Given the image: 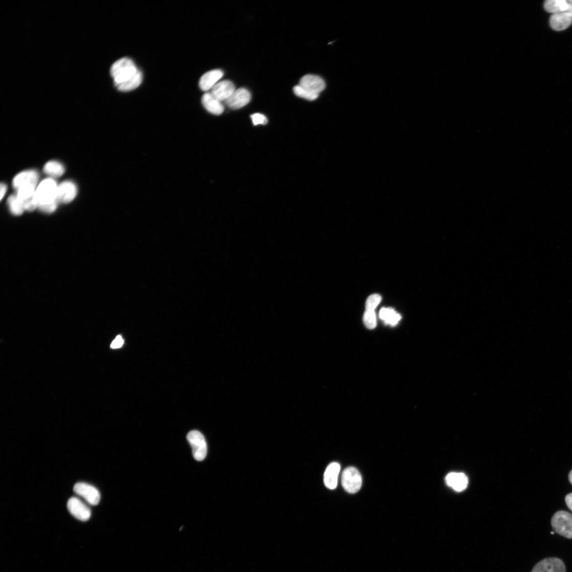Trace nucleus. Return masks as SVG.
<instances>
[{
    "mask_svg": "<svg viewBox=\"0 0 572 572\" xmlns=\"http://www.w3.org/2000/svg\"><path fill=\"white\" fill-rule=\"evenodd\" d=\"M111 74L117 89L122 92H129L140 86L143 75L133 60L123 57L115 61L111 69Z\"/></svg>",
    "mask_w": 572,
    "mask_h": 572,
    "instance_id": "obj_1",
    "label": "nucleus"
},
{
    "mask_svg": "<svg viewBox=\"0 0 572 572\" xmlns=\"http://www.w3.org/2000/svg\"><path fill=\"white\" fill-rule=\"evenodd\" d=\"M58 186L52 179L41 181L36 190L38 208L43 212L51 213L57 208L56 200Z\"/></svg>",
    "mask_w": 572,
    "mask_h": 572,
    "instance_id": "obj_2",
    "label": "nucleus"
},
{
    "mask_svg": "<svg viewBox=\"0 0 572 572\" xmlns=\"http://www.w3.org/2000/svg\"><path fill=\"white\" fill-rule=\"evenodd\" d=\"M551 525L556 533L572 539V514L565 511L556 513L551 519Z\"/></svg>",
    "mask_w": 572,
    "mask_h": 572,
    "instance_id": "obj_3",
    "label": "nucleus"
},
{
    "mask_svg": "<svg viewBox=\"0 0 572 572\" xmlns=\"http://www.w3.org/2000/svg\"><path fill=\"white\" fill-rule=\"evenodd\" d=\"M342 482L346 492L350 494L356 493L362 488V476L356 468L349 467L343 473Z\"/></svg>",
    "mask_w": 572,
    "mask_h": 572,
    "instance_id": "obj_4",
    "label": "nucleus"
},
{
    "mask_svg": "<svg viewBox=\"0 0 572 572\" xmlns=\"http://www.w3.org/2000/svg\"><path fill=\"white\" fill-rule=\"evenodd\" d=\"M193 450V455L197 461H202L206 457L207 446L205 438L202 433L193 430L188 433L187 437Z\"/></svg>",
    "mask_w": 572,
    "mask_h": 572,
    "instance_id": "obj_5",
    "label": "nucleus"
},
{
    "mask_svg": "<svg viewBox=\"0 0 572 572\" xmlns=\"http://www.w3.org/2000/svg\"><path fill=\"white\" fill-rule=\"evenodd\" d=\"M17 190V196L23 205L25 210L33 211L38 208L36 187L33 185H26Z\"/></svg>",
    "mask_w": 572,
    "mask_h": 572,
    "instance_id": "obj_6",
    "label": "nucleus"
},
{
    "mask_svg": "<svg viewBox=\"0 0 572 572\" xmlns=\"http://www.w3.org/2000/svg\"><path fill=\"white\" fill-rule=\"evenodd\" d=\"M74 492L82 497L91 505H97L100 501V494L94 486L84 483H76L73 488Z\"/></svg>",
    "mask_w": 572,
    "mask_h": 572,
    "instance_id": "obj_7",
    "label": "nucleus"
},
{
    "mask_svg": "<svg viewBox=\"0 0 572 572\" xmlns=\"http://www.w3.org/2000/svg\"><path fill=\"white\" fill-rule=\"evenodd\" d=\"M67 506L70 514L77 519L86 521L91 517L90 508L78 498L73 497L70 499Z\"/></svg>",
    "mask_w": 572,
    "mask_h": 572,
    "instance_id": "obj_8",
    "label": "nucleus"
},
{
    "mask_svg": "<svg viewBox=\"0 0 572 572\" xmlns=\"http://www.w3.org/2000/svg\"><path fill=\"white\" fill-rule=\"evenodd\" d=\"M531 572H566V566L562 560L549 558L538 563Z\"/></svg>",
    "mask_w": 572,
    "mask_h": 572,
    "instance_id": "obj_9",
    "label": "nucleus"
},
{
    "mask_svg": "<svg viewBox=\"0 0 572 572\" xmlns=\"http://www.w3.org/2000/svg\"><path fill=\"white\" fill-rule=\"evenodd\" d=\"M250 92L245 88L236 90L224 102L231 109L239 110L248 104L251 100Z\"/></svg>",
    "mask_w": 572,
    "mask_h": 572,
    "instance_id": "obj_10",
    "label": "nucleus"
},
{
    "mask_svg": "<svg viewBox=\"0 0 572 572\" xmlns=\"http://www.w3.org/2000/svg\"><path fill=\"white\" fill-rule=\"evenodd\" d=\"M76 185L70 181H64L60 183L57 189V203L67 204L72 202L77 195Z\"/></svg>",
    "mask_w": 572,
    "mask_h": 572,
    "instance_id": "obj_11",
    "label": "nucleus"
},
{
    "mask_svg": "<svg viewBox=\"0 0 572 572\" xmlns=\"http://www.w3.org/2000/svg\"><path fill=\"white\" fill-rule=\"evenodd\" d=\"M299 85L319 95L326 87L324 80L320 76L314 74L304 75L301 78Z\"/></svg>",
    "mask_w": 572,
    "mask_h": 572,
    "instance_id": "obj_12",
    "label": "nucleus"
},
{
    "mask_svg": "<svg viewBox=\"0 0 572 572\" xmlns=\"http://www.w3.org/2000/svg\"><path fill=\"white\" fill-rule=\"evenodd\" d=\"M233 82L229 80H223L216 84L211 90V94L220 101H225L236 91Z\"/></svg>",
    "mask_w": 572,
    "mask_h": 572,
    "instance_id": "obj_13",
    "label": "nucleus"
},
{
    "mask_svg": "<svg viewBox=\"0 0 572 572\" xmlns=\"http://www.w3.org/2000/svg\"><path fill=\"white\" fill-rule=\"evenodd\" d=\"M38 181V174L34 170H28L22 172L15 176L13 180V187L18 190L19 188L26 186V185H33L36 187Z\"/></svg>",
    "mask_w": 572,
    "mask_h": 572,
    "instance_id": "obj_14",
    "label": "nucleus"
},
{
    "mask_svg": "<svg viewBox=\"0 0 572 572\" xmlns=\"http://www.w3.org/2000/svg\"><path fill=\"white\" fill-rule=\"evenodd\" d=\"M549 24L554 30L561 32L572 24V15L567 12L553 14L549 19Z\"/></svg>",
    "mask_w": 572,
    "mask_h": 572,
    "instance_id": "obj_15",
    "label": "nucleus"
},
{
    "mask_svg": "<svg viewBox=\"0 0 572 572\" xmlns=\"http://www.w3.org/2000/svg\"><path fill=\"white\" fill-rule=\"evenodd\" d=\"M224 75L221 70H214L204 74L199 81V87L202 90L207 91L218 83Z\"/></svg>",
    "mask_w": 572,
    "mask_h": 572,
    "instance_id": "obj_16",
    "label": "nucleus"
},
{
    "mask_svg": "<svg viewBox=\"0 0 572 572\" xmlns=\"http://www.w3.org/2000/svg\"><path fill=\"white\" fill-rule=\"evenodd\" d=\"M447 484L455 491L461 492L467 489L469 484L468 478L462 473L453 472L446 477Z\"/></svg>",
    "mask_w": 572,
    "mask_h": 572,
    "instance_id": "obj_17",
    "label": "nucleus"
},
{
    "mask_svg": "<svg viewBox=\"0 0 572 572\" xmlns=\"http://www.w3.org/2000/svg\"><path fill=\"white\" fill-rule=\"evenodd\" d=\"M340 469L341 467L336 462L331 463L327 467L324 474V483L327 488L330 490L336 488Z\"/></svg>",
    "mask_w": 572,
    "mask_h": 572,
    "instance_id": "obj_18",
    "label": "nucleus"
},
{
    "mask_svg": "<svg viewBox=\"0 0 572 572\" xmlns=\"http://www.w3.org/2000/svg\"><path fill=\"white\" fill-rule=\"evenodd\" d=\"M202 101L205 109L212 114L220 115L224 112V108L221 101L214 97L210 92H207L203 95Z\"/></svg>",
    "mask_w": 572,
    "mask_h": 572,
    "instance_id": "obj_19",
    "label": "nucleus"
},
{
    "mask_svg": "<svg viewBox=\"0 0 572 572\" xmlns=\"http://www.w3.org/2000/svg\"><path fill=\"white\" fill-rule=\"evenodd\" d=\"M544 6L547 12L552 14L566 12L570 7L567 0H547Z\"/></svg>",
    "mask_w": 572,
    "mask_h": 572,
    "instance_id": "obj_20",
    "label": "nucleus"
},
{
    "mask_svg": "<svg viewBox=\"0 0 572 572\" xmlns=\"http://www.w3.org/2000/svg\"><path fill=\"white\" fill-rule=\"evenodd\" d=\"M379 317L386 324L395 326L401 319V316L391 308H383L379 313Z\"/></svg>",
    "mask_w": 572,
    "mask_h": 572,
    "instance_id": "obj_21",
    "label": "nucleus"
},
{
    "mask_svg": "<svg viewBox=\"0 0 572 572\" xmlns=\"http://www.w3.org/2000/svg\"><path fill=\"white\" fill-rule=\"evenodd\" d=\"M65 171L63 165L55 161L48 162L44 167V173L52 177H59L64 174Z\"/></svg>",
    "mask_w": 572,
    "mask_h": 572,
    "instance_id": "obj_22",
    "label": "nucleus"
},
{
    "mask_svg": "<svg viewBox=\"0 0 572 572\" xmlns=\"http://www.w3.org/2000/svg\"><path fill=\"white\" fill-rule=\"evenodd\" d=\"M10 211L14 215H21L25 209L17 195H11L8 199Z\"/></svg>",
    "mask_w": 572,
    "mask_h": 572,
    "instance_id": "obj_23",
    "label": "nucleus"
},
{
    "mask_svg": "<svg viewBox=\"0 0 572 572\" xmlns=\"http://www.w3.org/2000/svg\"><path fill=\"white\" fill-rule=\"evenodd\" d=\"M293 91L297 96L307 100H315L319 96V94H315V93L308 91L300 85L296 86L293 88Z\"/></svg>",
    "mask_w": 572,
    "mask_h": 572,
    "instance_id": "obj_24",
    "label": "nucleus"
},
{
    "mask_svg": "<svg viewBox=\"0 0 572 572\" xmlns=\"http://www.w3.org/2000/svg\"><path fill=\"white\" fill-rule=\"evenodd\" d=\"M364 322L368 329L372 330L375 328L377 325V320L375 311L366 310L364 315Z\"/></svg>",
    "mask_w": 572,
    "mask_h": 572,
    "instance_id": "obj_25",
    "label": "nucleus"
},
{
    "mask_svg": "<svg viewBox=\"0 0 572 572\" xmlns=\"http://www.w3.org/2000/svg\"><path fill=\"white\" fill-rule=\"evenodd\" d=\"M382 301L380 295L375 293L367 299L366 303V310L374 311Z\"/></svg>",
    "mask_w": 572,
    "mask_h": 572,
    "instance_id": "obj_26",
    "label": "nucleus"
},
{
    "mask_svg": "<svg viewBox=\"0 0 572 572\" xmlns=\"http://www.w3.org/2000/svg\"><path fill=\"white\" fill-rule=\"evenodd\" d=\"M254 125L257 126L258 125H266L268 122L267 117L262 114L257 113L252 115L251 116Z\"/></svg>",
    "mask_w": 572,
    "mask_h": 572,
    "instance_id": "obj_27",
    "label": "nucleus"
},
{
    "mask_svg": "<svg viewBox=\"0 0 572 572\" xmlns=\"http://www.w3.org/2000/svg\"><path fill=\"white\" fill-rule=\"evenodd\" d=\"M123 343H124V341H123V339L122 338V336L120 335H118L114 339V341L111 344V347L112 349H118L121 348L123 346Z\"/></svg>",
    "mask_w": 572,
    "mask_h": 572,
    "instance_id": "obj_28",
    "label": "nucleus"
},
{
    "mask_svg": "<svg viewBox=\"0 0 572 572\" xmlns=\"http://www.w3.org/2000/svg\"><path fill=\"white\" fill-rule=\"evenodd\" d=\"M565 502L567 507L572 512V493L567 495L565 497Z\"/></svg>",
    "mask_w": 572,
    "mask_h": 572,
    "instance_id": "obj_29",
    "label": "nucleus"
},
{
    "mask_svg": "<svg viewBox=\"0 0 572 572\" xmlns=\"http://www.w3.org/2000/svg\"><path fill=\"white\" fill-rule=\"evenodd\" d=\"M0 190H1L0 196H1V200H2L7 190V185L4 183H2L1 185H0Z\"/></svg>",
    "mask_w": 572,
    "mask_h": 572,
    "instance_id": "obj_30",
    "label": "nucleus"
},
{
    "mask_svg": "<svg viewBox=\"0 0 572 572\" xmlns=\"http://www.w3.org/2000/svg\"><path fill=\"white\" fill-rule=\"evenodd\" d=\"M568 478H569V481L570 483L572 484V470L570 472V473L569 474Z\"/></svg>",
    "mask_w": 572,
    "mask_h": 572,
    "instance_id": "obj_31",
    "label": "nucleus"
},
{
    "mask_svg": "<svg viewBox=\"0 0 572 572\" xmlns=\"http://www.w3.org/2000/svg\"><path fill=\"white\" fill-rule=\"evenodd\" d=\"M566 12L572 15V7H570Z\"/></svg>",
    "mask_w": 572,
    "mask_h": 572,
    "instance_id": "obj_32",
    "label": "nucleus"
}]
</instances>
